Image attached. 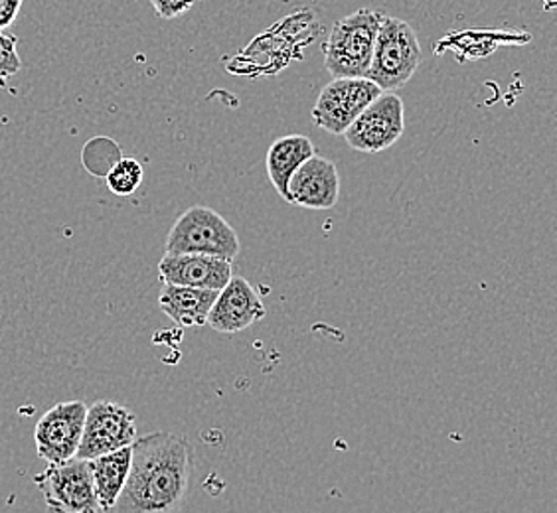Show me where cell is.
Segmentation results:
<instances>
[{
  "instance_id": "6da1fadb",
  "label": "cell",
  "mask_w": 557,
  "mask_h": 513,
  "mask_svg": "<svg viewBox=\"0 0 557 513\" xmlns=\"http://www.w3.org/2000/svg\"><path fill=\"white\" fill-rule=\"evenodd\" d=\"M131 449L129 476L108 513H181L194 471L190 440L159 430Z\"/></svg>"
},
{
  "instance_id": "8992f818",
  "label": "cell",
  "mask_w": 557,
  "mask_h": 513,
  "mask_svg": "<svg viewBox=\"0 0 557 513\" xmlns=\"http://www.w3.org/2000/svg\"><path fill=\"white\" fill-rule=\"evenodd\" d=\"M137 439V417L131 409L113 401H97L87 406L82 442L75 459L94 460L133 447Z\"/></svg>"
},
{
  "instance_id": "7c38bea8",
  "label": "cell",
  "mask_w": 557,
  "mask_h": 513,
  "mask_svg": "<svg viewBox=\"0 0 557 513\" xmlns=\"http://www.w3.org/2000/svg\"><path fill=\"white\" fill-rule=\"evenodd\" d=\"M159 273L164 285L188 287V289L220 290L224 289L234 277L232 263L224 259L206 255H169L159 263Z\"/></svg>"
},
{
  "instance_id": "9c48e42d",
  "label": "cell",
  "mask_w": 557,
  "mask_h": 513,
  "mask_svg": "<svg viewBox=\"0 0 557 513\" xmlns=\"http://www.w3.org/2000/svg\"><path fill=\"white\" fill-rule=\"evenodd\" d=\"M86 413L84 401L58 403L44 413L34 428V442L38 456L46 464H64L75 459L82 442Z\"/></svg>"
},
{
  "instance_id": "ac0fdd59",
  "label": "cell",
  "mask_w": 557,
  "mask_h": 513,
  "mask_svg": "<svg viewBox=\"0 0 557 513\" xmlns=\"http://www.w3.org/2000/svg\"><path fill=\"white\" fill-rule=\"evenodd\" d=\"M21 55L16 52V38L11 34L0 33V86L7 79L21 72Z\"/></svg>"
},
{
  "instance_id": "ba28073f",
  "label": "cell",
  "mask_w": 557,
  "mask_h": 513,
  "mask_svg": "<svg viewBox=\"0 0 557 513\" xmlns=\"http://www.w3.org/2000/svg\"><path fill=\"white\" fill-rule=\"evenodd\" d=\"M406 130L404 101L396 93H382L344 130L348 147L368 154L394 147Z\"/></svg>"
},
{
  "instance_id": "4fadbf2b",
  "label": "cell",
  "mask_w": 557,
  "mask_h": 513,
  "mask_svg": "<svg viewBox=\"0 0 557 513\" xmlns=\"http://www.w3.org/2000/svg\"><path fill=\"white\" fill-rule=\"evenodd\" d=\"M215 299H218V290L164 285L159 297V306L174 324L183 328H200L206 326Z\"/></svg>"
},
{
  "instance_id": "52a82bcc",
  "label": "cell",
  "mask_w": 557,
  "mask_h": 513,
  "mask_svg": "<svg viewBox=\"0 0 557 513\" xmlns=\"http://www.w3.org/2000/svg\"><path fill=\"white\" fill-rule=\"evenodd\" d=\"M384 91L366 77H341L324 87L311 111L312 123L331 133L344 135L356 117Z\"/></svg>"
},
{
  "instance_id": "7a4b0ae2",
  "label": "cell",
  "mask_w": 557,
  "mask_h": 513,
  "mask_svg": "<svg viewBox=\"0 0 557 513\" xmlns=\"http://www.w3.org/2000/svg\"><path fill=\"white\" fill-rule=\"evenodd\" d=\"M382 16V12L360 9L334 22L333 33L322 48L324 67L334 79L366 77L374 54Z\"/></svg>"
},
{
  "instance_id": "d6986e66",
  "label": "cell",
  "mask_w": 557,
  "mask_h": 513,
  "mask_svg": "<svg viewBox=\"0 0 557 513\" xmlns=\"http://www.w3.org/2000/svg\"><path fill=\"white\" fill-rule=\"evenodd\" d=\"M150 4L161 18L172 21V18H178L190 11L196 4V0H150Z\"/></svg>"
},
{
  "instance_id": "5bb4252c",
  "label": "cell",
  "mask_w": 557,
  "mask_h": 513,
  "mask_svg": "<svg viewBox=\"0 0 557 513\" xmlns=\"http://www.w3.org/2000/svg\"><path fill=\"white\" fill-rule=\"evenodd\" d=\"M314 145L305 135H287L275 140L268 152V176L278 196L287 202V188L293 174L314 157Z\"/></svg>"
},
{
  "instance_id": "277c9868",
  "label": "cell",
  "mask_w": 557,
  "mask_h": 513,
  "mask_svg": "<svg viewBox=\"0 0 557 513\" xmlns=\"http://www.w3.org/2000/svg\"><path fill=\"white\" fill-rule=\"evenodd\" d=\"M419 64L421 46L416 30L408 22L384 14L366 79L384 93H392L408 84L418 72Z\"/></svg>"
},
{
  "instance_id": "30bf717a",
  "label": "cell",
  "mask_w": 557,
  "mask_h": 513,
  "mask_svg": "<svg viewBox=\"0 0 557 513\" xmlns=\"http://www.w3.org/2000/svg\"><path fill=\"white\" fill-rule=\"evenodd\" d=\"M265 314L268 311L258 290L246 278L232 277L224 289L218 292L206 324L222 334H237L263 321Z\"/></svg>"
},
{
  "instance_id": "5b68a950",
  "label": "cell",
  "mask_w": 557,
  "mask_h": 513,
  "mask_svg": "<svg viewBox=\"0 0 557 513\" xmlns=\"http://www.w3.org/2000/svg\"><path fill=\"white\" fill-rule=\"evenodd\" d=\"M44 502L54 513H103L97 502L87 460L72 459L64 464H48L34 476Z\"/></svg>"
},
{
  "instance_id": "9a60e30c",
  "label": "cell",
  "mask_w": 557,
  "mask_h": 513,
  "mask_svg": "<svg viewBox=\"0 0 557 513\" xmlns=\"http://www.w3.org/2000/svg\"><path fill=\"white\" fill-rule=\"evenodd\" d=\"M131 456H133V449L127 447V449L115 450L103 456L87 460L101 512L108 513L117 502L119 493L129 476Z\"/></svg>"
},
{
  "instance_id": "e0dca14e",
  "label": "cell",
  "mask_w": 557,
  "mask_h": 513,
  "mask_svg": "<svg viewBox=\"0 0 557 513\" xmlns=\"http://www.w3.org/2000/svg\"><path fill=\"white\" fill-rule=\"evenodd\" d=\"M143 166L135 159H121L106 176L109 192L115 193L119 198H129L137 192L143 184Z\"/></svg>"
},
{
  "instance_id": "8fae6325",
  "label": "cell",
  "mask_w": 557,
  "mask_h": 513,
  "mask_svg": "<svg viewBox=\"0 0 557 513\" xmlns=\"http://www.w3.org/2000/svg\"><path fill=\"white\" fill-rule=\"evenodd\" d=\"M341 196V176L336 164L314 154L293 174L287 202L307 210H331Z\"/></svg>"
},
{
  "instance_id": "2e32d148",
  "label": "cell",
  "mask_w": 557,
  "mask_h": 513,
  "mask_svg": "<svg viewBox=\"0 0 557 513\" xmlns=\"http://www.w3.org/2000/svg\"><path fill=\"white\" fill-rule=\"evenodd\" d=\"M121 159H123V150L119 147L117 140L109 139L103 135L87 140L82 149V166L94 178L106 180V176Z\"/></svg>"
},
{
  "instance_id": "3957f363",
  "label": "cell",
  "mask_w": 557,
  "mask_h": 513,
  "mask_svg": "<svg viewBox=\"0 0 557 513\" xmlns=\"http://www.w3.org/2000/svg\"><path fill=\"white\" fill-rule=\"evenodd\" d=\"M236 229L212 208L194 205L184 212L166 237L169 255H206L232 263L239 255Z\"/></svg>"
},
{
  "instance_id": "ffe728a7",
  "label": "cell",
  "mask_w": 557,
  "mask_h": 513,
  "mask_svg": "<svg viewBox=\"0 0 557 513\" xmlns=\"http://www.w3.org/2000/svg\"><path fill=\"white\" fill-rule=\"evenodd\" d=\"M24 0H0V33L16 21Z\"/></svg>"
}]
</instances>
